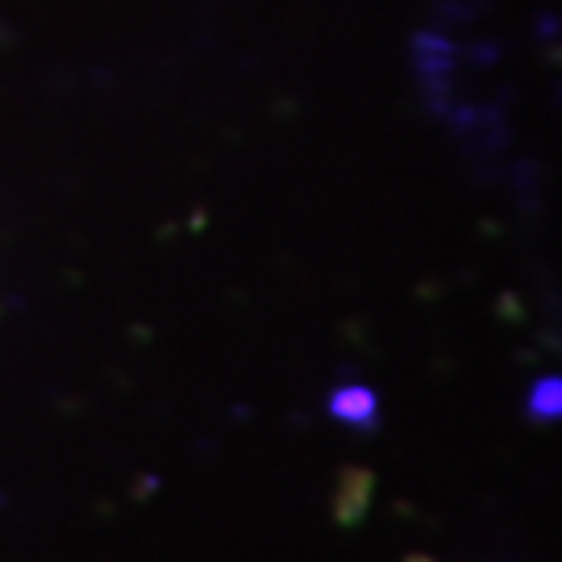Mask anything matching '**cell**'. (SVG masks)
Returning <instances> with one entry per match:
<instances>
[{
	"label": "cell",
	"mask_w": 562,
	"mask_h": 562,
	"mask_svg": "<svg viewBox=\"0 0 562 562\" xmlns=\"http://www.w3.org/2000/svg\"><path fill=\"white\" fill-rule=\"evenodd\" d=\"M334 413L341 422H355V425H375V396L371 392H338L334 396Z\"/></svg>",
	"instance_id": "obj_1"
},
{
	"label": "cell",
	"mask_w": 562,
	"mask_h": 562,
	"mask_svg": "<svg viewBox=\"0 0 562 562\" xmlns=\"http://www.w3.org/2000/svg\"><path fill=\"white\" fill-rule=\"evenodd\" d=\"M533 413L538 417H559V380H542L533 387Z\"/></svg>",
	"instance_id": "obj_2"
}]
</instances>
